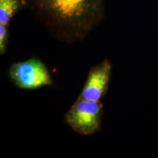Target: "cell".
I'll return each instance as SVG.
<instances>
[{
    "mask_svg": "<svg viewBox=\"0 0 158 158\" xmlns=\"http://www.w3.org/2000/svg\"><path fill=\"white\" fill-rule=\"evenodd\" d=\"M38 21L62 42L83 40L102 22L106 0H27Z\"/></svg>",
    "mask_w": 158,
    "mask_h": 158,
    "instance_id": "1",
    "label": "cell"
},
{
    "mask_svg": "<svg viewBox=\"0 0 158 158\" xmlns=\"http://www.w3.org/2000/svg\"><path fill=\"white\" fill-rule=\"evenodd\" d=\"M103 103L78 98L64 116L67 124L81 135H91L101 129Z\"/></svg>",
    "mask_w": 158,
    "mask_h": 158,
    "instance_id": "2",
    "label": "cell"
},
{
    "mask_svg": "<svg viewBox=\"0 0 158 158\" xmlns=\"http://www.w3.org/2000/svg\"><path fill=\"white\" fill-rule=\"evenodd\" d=\"M8 75L13 84L21 89H36L53 84L46 65L37 58L13 63L10 67Z\"/></svg>",
    "mask_w": 158,
    "mask_h": 158,
    "instance_id": "3",
    "label": "cell"
},
{
    "mask_svg": "<svg viewBox=\"0 0 158 158\" xmlns=\"http://www.w3.org/2000/svg\"><path fill=\"white\" fill-rule=\"evenodd\" d=\"M112 75V64L105 59L92 67L78 98L89 101H100L109 87Z\"/></svg>",
    "mask_w": 158,
    "mask_h": 158,
    "instance_id": "4",
    "label": "cell"
},
{
    "mask_svg": "<svg viewBox=\"0 0 158 158\" xmlns=\"http://www.w3.org/2000/svg\"><path fill=\"white\" fill-rule=\"evenodd\" d=\"M27 5V0H0V24L9 26L13 17Z\"/></svg>",
    "mask_w": 158,
    "mask_h": 158,
    "instance_id": "5",
    "label": "cell"
},
{
    "mask_svg": "<svg viewBox=\"0 0 158 158\" xmlns=\"http://www.w3.org/2000/svg\"><path fill=\"white\" fill-rule=\"evenodd\" d=\"M9 26L0 24V54H5L9 37Z\"/></svg>",
    "mask_w": 158,
    "mask_h": 158,
    "instance_id": "6",
    "label": "cell"
}]
</instances>
